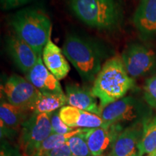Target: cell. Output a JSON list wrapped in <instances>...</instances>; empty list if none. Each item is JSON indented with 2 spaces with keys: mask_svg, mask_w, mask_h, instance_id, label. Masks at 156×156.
Listing matches in <instances>:
<instances>
[{
  "mask_svg": "<svg viewBox=\"0 0 156 156\" xmlns=\"http://www.w3.org/2000/svg\"><path fill=\"white\" fill-rule=\"evenodd\" d=\"M134 80L126 72L122 56L110 58L103 64L91 88L99 100L101 109L124 97L134 86Z\"/></svg>",
  "mask_w": 156,
  "mask_h": 156,
  "instance_id": "obj_1",
  "label": "cell"
},
{
  "mask_svg": "<svg viewBox=\"0 0 156 156\" xmlns=\"http://www.w3.org/2000/svg\"><path fill=\"white\" fill-rule=\"evenodd\" d=\"M64 54L73 64L82 79L94 82L106 57V51L101 45L76 34L67 36L63 45Z\"/></svg>",
  "mask_w": 156,
  "mask_h": 156,
  "instance_id": "obj_2",
  "label": "cell"
},
{
  "mask_svg": "<svg viewBox=\"0 0 156 156\" xmlns=\"http://www.w3.org/2000/svg\"><path fill=\"white\" fill-rule=\"evenodd\" d=\"M15 34L42 56L51 33V22L43 9L28 7L15 12L9 20Z\"/></svg>",
  "mask_w": 156,
  "mask_h": 156,
  "instance_id": "obj_3",
  "label": "cell"
},
{
  "mask_svg": "<svg viewBox=\"0 0 156 156\" xmlns=\"http://www.w3.org/2000/svg\"><path fill=\"white\" fill-rule=\"evenodd\" d=\"M69 2L74 14L92 28L112 30L122 18L119 0H69Z\"/></svg>",
  "mask_w": 156,
  "mask_h": 156,
  "instance_id": "obj_4",
  "label": "cell"
},
{
  "mask_svg": "<svg viewBox=\"0 0 156 156\" xmlns=\"http://www.w3.org/2000/svg\"><path fill=\"white\" fill-rule=\"evenodd\" d=\"M100 116L108 124L124 126L145 122L152 116L151 106L137 98L127 96L111 103L101 109Z\"/></svg>",
  "mask_w": 156,
  "mask_h": 156,
  "instance_id": "obj_5",
  "label": "cell"
},
{
  "mask_svg": "<svg viewBox=\"0 0 156 156\" xmlns=\"http://www.w3.org/2000/svg\"><path fill=\"white\" fill-rule=\"evenodd\" d=\"M51 134L50 114L33 113L20 129V149L25 156H34L44 140Z\"/></svg>",
  "mask_w": 156,
  "mask_h": 156,
  "instance_id": "obj_6",
  "label": "cell"
},
{
  "mask_svg": "<svg viewBox=\"0 0 156 156\" xmlns=\"http://www.w3.org/2000/svg\"><path fill=\"white\" fill-rule=\"evenodd\" d=\"M122 58L126 72L132 78L156 73V50L148 45L129 44L123 51Z\"/></svg>",
  "mask_w": 156,
  "mask_h": 156,
  "instance_id": "obj_7",
  "label": "cell"
},
{
  "mask_svg": "<svg viewBox=\"0 0 156 156\" xmlns=\"http://www.w3.org/2000/svg\"><path fill=\"white\" fill-rule=\"evenodd\" d=\"M1 93L3 98L11 104L26 108L30 112L31 107L38 98L40 91L25 78L12 75L1 85Z\"/></svg>",
  "mask_w": 156,
  "mask_h": 156,
  "instance_id": "obj_8",
  "label": "cell"
},
{
  "mask_svg": "<svg viewBox=\"0 0 156 156\" xmlns=\"http://www.w3.org/2000/svg\"><path fill=\"white\" fill-rule=\"evenodd\" d=\"M119 124H107L101 127L87 129L85 139L92 156H104L112 151L114 142L124 129Z\"/></svg>",
  "mask_w": 156,
  "mask_h": 156,
  "instance_id": "obj_9",
  "label": "cell"
},
{
  "mask_svg": "<svg viewBox=\"0 0 156 156\" xmlns=\"http://www.w3.org/2000/svg\"><path fill=\"white\" fill-rule=\"evenodd\" d=\"M5 46L15 65L25 74L36 64L40 56L30 46L15 34L7 37Z\"/></svg>",
  "mask_w": 156,
  "mask_h": 156,
  "instance_id": "obj_10",
  "label": "cell"
},
{
  "mask_svg": "<svg viewBox=\"0 0 156 156\" xmlns=\"http://www.w3.org/2000/svg\"><path fill=\"white\" fill-rule=\"evenodd\" d=\"M133 22L142 38H156V0H141L134 14Z\"/></svg>",
  "mask_w": 156,
  "mask_h": 156,
  "instance_id": "obj_11",
  "label": "cell"
},
{
  "mask_svg": "<svg viewBox=\"0 0 156 156\" xmlns=\"http://www.w3.org/2000/svg\"><path fill=\"white\" fill-rule=\"evenodd\" d=\"M143 128L144 122L135 123L124 128L115 141L110 156H132L136 153Z\"/></svg>",
  "mask_w": 156,
  "mask_h": 156,
  "instance_id": "obj_12",
  "label": "cell"
},
{
  "mask_svg": "<svg viewBox=\"0 0 156 156\" xmlns=\"http://www.w3.org/2000/svg\"><path fill=\"white\" fill-rule=\"evenodd\" d=\"M58 114L64 123L74 129H93L108 124L98 115L71 106L62 107L58 110Z\"/></svg>",
  "mask_w": 156,
  "mask_h": 156,
  "instance_id": "obj_13",
  "label": "cell"
},
{
  "mask_svg": "<svg viewBox=\"0 0 156 156\" xmlns=\"http://www.w3.org/2000/svg\"><path fill=\"white\" fill-rule=\"evenodd\" d=\"M25 79L41 93H63L61 84L45 66L42 56L25 74Z\"/></svg>",
  "mask_w": 156,
  "mask_h": 156,
  "instance_id": "obj_14",
  "label": "cell"
},
{
  "mask_svg": "<svg viewBox=\"0 0 156 156\" xmlns=\"http://www.w3.org/2000/svg\"><path fill=\"white\" fill-rule=\"evenodd\" d=\"M49 38L43 50L42 59L50 73L58 80L67 77L70 71V66L63 50L54 44Z\"/></svg>",
  "mask_w": 156,
  "mask_h": 156,
  "instance_id": "obj_15",
  "label": "cell"
},
{
  "mask_svg": "<svg viewBox=\"0 0 156 156\" xmlns=\"http://www.w3.org/2000/svg\"><path fill=\"white\" fill-rule=\"evenodd\" d=\"M66 96L68 106L100 116V104L91 90L76 84H69L66 86Z\"/></svg>",
  "mask_w": 156,
  "mask_h": 156,
  "instance_id": "obj_16",
  "label": "cell"
},
{
  "mask_svg": "<svg viewBox=\"0 0 156 156\" xmlns=\"http://www.w3.org/2000/svg\"><path fill=\"white\" fill-rule=\"evenodd\" d=\"M32 114L28 109L11 104L2 98L0 104V119L6 126L19 131L25 121Z\"/></svg>",
  "mask_w": 156,
  "mask_h": 156,
  "instance_id": "obj_17",
  "label": "cell"
},
{
  "mask_svg": "<svg viewBox=\"0 0 156 156\" xmlns=\"http://www.w3.org/2000/svg\"><path fill=\"white\" fill-rule=\"evenodd\" d=\"M67 104V96L63 93L40 92L36 102L31 107V113L51 114Z\"/></svg>",
  "mask_w": 156,
  "mask_h": 156,
  "instance_id": "obj_18",
  "label": "cell"
},
{
  "mask_svg": "<svg viewBox=\"0 0 156 156\" xmlns=\"http://www.w3.org/2000/svg\"><path fill=\"white\" fill-rule=\"evenodd\" d=\"M156 150V115L144 122L143 133L138 144L140 156L149 155Z\"/></svg>",
  "mask_w": 156,
  "mask_h": 156,
  "instance_id": "obj_19",
  "label": "cell"
},
{
  "mask_svg": "<svg viewBox=\"0 0 156 156\" xmlns=\"http://www.w3.org/2000/svg\"><path fill=\"white\" fill-rule=\"evenodd\" d=\"M84 129H77L75 131L64 134H51L44 140L40 147L38 149V151H36L34 156H44L48 152L66 144L70 137H72L76 134L83 132Z\"/></svg>",
  "mask_w": 156,
  "mask_h": 156,
  "instance_id": "obj_20",
  "label": "cell"
},
{
  "mask_svg": "<svg viewBox=\"0 0 156 156\" xmlns=\"http://www.w3.org/2000/svg\"><path fill=\"white\" fill-rule=\"evenodd\" d=\"M87 129L75 134L67 141L71 156H92L85 139V132Z\"/></svg>",
  "mask_w": 156,
  "mask_h": 156,
  "instance_id": "obj_21",
  "label": "cell"
},
{
  "mask_svg": "<svg viewBox=\"0 0 156 156\" xmlns=\"http://www.w3.org/2000/svg\"><path fill=\"white\" fill-rule=\"evenodd\" d=\"M144 98L150 106L156 109V74L145 81L144 85Z\"/></svg>",
  "mask_w": 156,
  "mask_h": 156,
  "instance_id": "obj_22",
  "label": "cell"
},
{
  "mask_svg": "<svg viewBox=\"0 0 156 156\" xmlns=\"http://www.w3.org/2000/svg\"><path fill=\"white\" fill-rule=\"evenodd\" d=\"M52 134H64L75 131L77 129L69 127L64 123L58 114V110L50 114Z\"/></svg>",
  "mask_w": 156,
  "mask_h": 156,
  "instance_id": "obj_23",
  "label": "cell"
},
{
  "mask_svg": "<svg viewBox=\"0 0 156 156\" xmlns=\"http://www.w3.org/2000/svg\"><path fill=\"white\" fill-rule=\"evenodd\" d=\"M0 156H22L20 150L7 141V140H1L0 146Z\"/></svg>",
  "mask_w": 156,
  "mask_h": 156,
  "instance_id": "obj_24",
  "label": "cell"
},
{
  "mask_svg": "<svg viewBox=\"0 0 156 156\" xmlns=\"http://www.w3.org/2000/svg\"><path fill=\"white\" fill-rule=\"evenodd\" d=\"M32 1L34 0H0V4H1V9L2 10H9V9L22 7Z\"/></svg>",
  "mask_w": 156,
  "mask_h": 156,
  "instance_id": "obj_25",
  "label": "cell"
},
{
  "mask_svg": "<svg viewBox=\"0 0 156 156\" xmlns=\"http://www.w3.org/2000/svg\"><path fill=\"white\" fill-rule=\"evenodd\" d=\"M44 156H71V152H70L69 145H67V143H66L53 151L48 152Z\"/></svg>",
  "mask_w": 156,
  "mask_h": 156,
  "instance_id": "obj_26",
  "label": "cell"
},
{
  "mask_svg": "<svg viewBox=\"0 0 156 156\" xmlns=\"http://www.w3.org/2000/svg\"><path fill=\"white\" fill-rule=\"evenodd\" d=\"M0 129H1V140L5 139L6 138H8V139H13V137L16 135L17 134V130L13 129H11L8 127L7 126H6L5 124L2 122H1V127H0Z\"/></svg>",
  "mask_w": 156,
  "mask_h": 156,
  "instance_id": "obj_27",
  "label": "cell"
},
{
  "mask_svg": "<svg viewBox=\"0 0 156 156\" xmlns=\"http://www.w3.org/2000/svg\"><path fill=\"white\" fill-rule=\"evenodd\" d=\"M148 156H156V150L154 152H153L151 154H150Z\"/></svg>",
  "mask_w": 156,
  "mask_h": 156,
  "instance_id": "obj_28",
  "label": "cell"
},
{
  "mask_svg": "<svg viewBox=\"0 0 156 156\" xmlns=\"http://www.w3.org/2000/svg\"><path fill=\"white\" fill-rule=\"evenodd\" d=\"M132 156H140L139 153H138V152H136V153H135L134 154V155H132Z\"/></svg>",
  "mask_w": 156,
  "mask_h": 156,
  "instance_id": "obj_29",
  "label": "cell"
},
{
  "mask_svg": "<svg viewBox=\"0 0 156 156\" xmlns=\"http://www.w3.org/2000/svg\"><path fill=\"white\" fill-rule=\"evenodd\" d=\"M104 156H110V154H108V155H104Z\"/></svg>",
  "mask_w": 156,
  "mask_h": 156,
  "instance_id": "obj_30",
  "label": "cell"
}]
</instances>
